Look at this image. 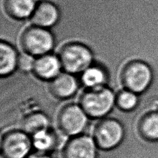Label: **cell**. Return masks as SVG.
Segmentation results:
<instances>
[{
  "mask_svg": "<svg viewBox=\"0 0 158 158\" xmlns=\"http://www.w3.org/2000/svg\"><path fill=\"white\" fill-rule=\"evenodd\" d=\"M116 93L108 86L85 89L79 97L78 103L90 119L108 117L116 107Z\"/></svg>",
  "mask_w": 158,
  "mask_h": 158,
  "instance_id": "1",
  "label": "cell"
},
{
  "mask_svg": "<svg viewBox=\"0 0 158 158\" xmlns=\"http://www.w3.org/2000/svg\"><path fill=\"white\" fill-rule=\"evenodd\" d=\"M120 78L123 89L142 95L151 88L153 82V72L145 61L135 60L123 67Z\"/></svg>",
  "mask_w": 158,
  "mask_h": 158,
  "instance_id": "2",
  "label": "cell"
},
{
  "mask_svg": "<svg viewBox=\"0 0 158 158\" xmlns=\"http://www.w3.org/2000/svg\"><path fill=\"white\" fill-rule=\"evenodd\" d=\"M91 135L99 150L110 151L122 143L126 131L119 120L106 117L97 120L93 127Z\"/></svg>",
  "mask_w": 158,
  "mask_h": 158,
  "instance_id": "3",
  "label": "cell"
},
{
  "mask_svg": "<svg viewBox=\"0 0 158 158\" xmlns=\"http://www.w3.org/2000/svg\"><path fill=\"white\" fill-rule=\"evenodd\" d=\"M89 119L78 103H68L58 112L56 118L57 128L67 138L75 137L84 133Z\"/></svg>",
  "mask_w": 158,
  "mask_h": 158,
  "instance_id": "4",
  "label": "cell"
},
{
  "mask_svg": "<svg viewBox=\"0 0 158 158\" xmlns=\"http://www.w3.org/2000/svg\"><path fill=\"white\" fill-rule=\"evenodd\" d=\"M58 58L64 72L81 74L92 65L93 56L88 47L78 42H72L61 48Z\"/></svg>",
  "mask_w": 158,
  "mask_h": 158,
  "instance_id": "5",
  "label": "cell"
},
{
  "mask_svg": "<svg viewBox=\"0 0 158 158\" xmlns=\"http://www.w3.org/2000/svg\"><path fill=\"white\" fill-rule=\"evenodd\" d=\"M0 150L2 158H27L33 151L31 136L21 128L6 131L2 135Z\"/></svg>",
  "mask_w": 158,
  "mask_h": 158,
  "instance_id": "6",
  "label": "cell"
},
{
  "mask_svg": "<svg viewBox=\"0 0 158 158\" xmlns=\"http://www.w3.org/2000/svg\"><path fill=\"white\" fill-rule=\"evenodd\" d=\"M21 44L25 52L38 57L49 53L54 46V39L47 29L34 25L22 33Z\"/></svg>",
  "mask_w": 158,
  "mask_h": 158,
  "instance_id": "7",
  "label": "cell"
},
{
  "mask_svg": "<svg viewBox=\"0 0 158 158\" xmlns=\"http://www.w3.org/2000/svg\"><path fill=\"white\" fill-rule=\"evenodd\" d=\"M98 148L92 135L69 138L62 148V158H98Z\"/></svg>",
  "mask_w": 158,
  "mask_h": 158,
  "instance_id": "8",
  "label": "cell"
},
{
  "mask_svg": "<svg viewBox=\"0 0 158 158\" xmlns=\"http://www.w3.org/2000/svg\"><path fill=\"white\" fill-rule=\"evenodd\" d=\"M79 83L74 74L63 72L49 82V91L59 100H67L77 94Z\"/></svg>",
  "mask_w": 158,
  "mask_h": 158,
  "instance_id": "9",
  "label": "cell"
},
{
  "mask_svg": "<svg viewBox=\"0 0 158 158\" xmlns=\"http://www.w3.org/2000/svg\"><path fill=\"white\" fill-rule=\"evenodd\" d=\"M61 136H64L57 130L50 128L43 130L31 136L33 151L38 153L51 154L63 146Z\"/></svg>",
  "mask_w": 158,
  "mask_h": 158,
  "instance_id": "10",
  "label": "cell"
},
{
  "mask_svg": "<svg viewBox=\"0 0 158 158\" xmlns=\"http://www.w3.org/2000/svg\"><path fill=\"white\" fill-rule=\"evenodd\" d=\"M63 67L58 56L50 53L38 56L35 59L33 72L42 81H52L62 72Z\"/></svg>",
  "mask_w": 158,
  "mask_h": 158,
  "instance_id": "11",
  "label": "cell"
},
{
  "mask_svg": "<svg viewBox=\"0 0 158 158\" xmlns=\"http://www.w3.org/2000/svg\"><path fill=\"white\" fill-rule=\"evenodd\" d=\"M137 132L143 142H158V110L146 109L137 121Z\"/></svg>",
  "mask_w": 158,
  "mask_h": 158,
  "instance_id": "12",
  "label": "cell"
},
{
  "mask_svg": "<svg viewBox=\"0 0 158 158\" xmlns=\"http://www.w3.org/2000/svg\"><path fill=\"white\" fill-rule=\"evenodd\" d=\"M31 20L35 26L45 28L53 27L59 18V11L56 6L49 1L38 3Z\"/></svg>",
  "mask_w": 158,
  "mask_h": 158,
  "instance_id": "13",
  "label": "cell"
},
{
  "mask_svg": "<svg viewBox=\"0 0 158 158\" xmlns=\"http://www.w3.org/2000/svg\"><path fill=\"white\" fill-rule=\"evenodd\" d=\"M0 58V74L2 77L12 74L18 68L19 56L15 48L7 42H1Z\"/></svg>",
  "mask_w": 158,
  "mask_h": 158,
  "instance_id": "14",
  "label": "cell"
},
{
  "mask_svg": "<svg viewBox=\"0 0 158 158\" xmlns=\"http://www.w3.org/2000/svg\"><path fill=\"white\" fill-rule=\"evenodd\" d=\"M37 4V0H6L5 9L11 17L22 19L31 16Z\"/></svg>",
  "mask_w": 158,
  "mask_h": 158,
  "instance_id": "15",
  "label": "cell"
},
{
  "mask_svg": "<svg viewBox=\"0 0 158 158\" xmlns=\"http://www.w3.org/2000/svg\"><path fill=\"white\" fill-rule=\"evenodd\" d=\"M81 82L85 89L107 85L108 75L106 70L98 65H90L81 73Z\"/></svg>",
  "mask_w": 158,
  "mask_h": 158,
  "instance_id": "16",
  "label": "cell"
},
{
  "mask_svg": "<svg viewBox=\"0 0 158 158\" xmlns=\"http://www.w3.org/2000/svg\"><path fill=\"white\" fill-rule=\"evenodd\" d=\"M51 127L50 120L44 112L36 111L28 114L24 118L21 129L31 136Z\"/></svg>",
  "mask_w": 158,
  "mask_h": 158,
  "instance_id": "17",
  "label": "cell"
},
{
  "mask_svg": "<svg viewBox=\"0 0 158 158\" xmlns=\"http://www.w3.org/2000/svg\"><path fill=\"white\" fill-rule=\"evenodd\" d=\"M140 104V95L128 89H123L116 93L115 106L119 110L131 112L136 110Z\"/></svg>",
  "mask_w": 158,
  "mask_h": 158,
  "instance_id": "18",
  "label": "cell"
},
{
  "mask_svg": "<svg viewBox=\"0 0 158 158\" xmlns=\"http://www.w3.org/2000/svg\"><path fill=\"white\" fill-rule=\"evenodd\" d=\"M35 60L33 56L25 52L24 54L19 56L18 68L23 72H33Z\"/></svg>",
  "mask_w": 158,
  "mask_h": 158,
  "instance_id": "19",
  "label": "cell"
},
{
  "mask_svg": "<svg viewBox=\"0 0 158 158\" xmlns=\"http://www.w3.org/2000/svg\"><path fill=\"white\" fill-rule=\"evenodd\" d=\"M27 158H53V157L51 156V154L38 153V152L34 151Z\"/></svg>",
  "mask_w": 158,
  "mask_h": 158,
  "instance_id": "20",
  "label": "cell"
}]
</instances>
